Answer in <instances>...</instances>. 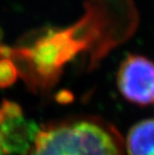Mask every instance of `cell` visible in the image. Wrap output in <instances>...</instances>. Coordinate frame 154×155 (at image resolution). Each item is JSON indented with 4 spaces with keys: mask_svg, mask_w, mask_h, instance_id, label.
Here are the masks:
<instances>
[{
    "mask_svg": "<svg viewBox=\"0 0 154 155\" xmlns=\"http://www.w3.org/2000/svg\"><path fill=\"white\" fill-rule=\"evenodd\" d=\"M39 130L33 121L26 119L17 104L3 102L0 106V155H26Z\"/></svg>",
    "mask_w": 154,
    "mask_h": 155,
    "instance_id": "cell-3",
    "label": "cell"
},
{
    "mask_svg": "<svg viewBox=\"0 0 154 155\" xmlns=\"http://www.w3.org/2000/svg\"><path fill=\"white\" fill-rule=\"evenodd\" d=\"M124 141L113 125L81 119L39 130L26 155H124Z\"/></svg>",
    "mask_w": 154,
    "mask_h": 155,
    "instance_id": "cell-1",
    "label": "cell"
},
{
    "mask_svg": "<svg viewBox=\"0 0 154 155\" xmlns=\"http://www.w3.org/2000/svg\"><path fill=\"white\" fill-rule=\"evenodd\" d=\"M124 146L128 155H154V119H144L130 128Z\"/></svg>",
    "mask_w": 154,
    "mask_h": 155,
    "instance_id": "cell-4",
    "label": "cell"
},
{
    "mask_svg": "<svg viewBox=\"0 0 154 155\" xmlns=\"http://www.w3.org/2000/svg\"><path fill=\"white\" fill-rule=\"evenodd\" d=\"M117 87L121 95L132 103H153L154 62L141 55H127L117 72Z\"/></svg>",
    "mask_w": 154,
    "mask_h": 155,
    "instance_id": "cell-2",
    "label": "cell"
}]
</instances>
